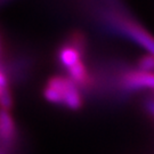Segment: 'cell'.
<instances>
[{"label":"cell","instance_id":"1","mask_svg":"<svg viewBox=\"0 0 154 154\" xmlns=\"http://www.w3.org/2000/svg\"><path fill=\"white\" fill-rule=\"evenodd\" d=\"M44 96L50 103L63 105L73 111L79 110L82 106V97L79 87L64 75L50 78L44 89Z\"/></svg>","mask_w":154,"mask_h":154},{"label":"cell","instance_id":"4","mask_svg":"<svg viewBox=\"0 0 154 154\" xmlns=\"http://www.w3.org/2000/svg\"><path fill=\"white\" fill-rule=\"evenodd\" d=\"M142 72H149L151 73L152 70H154V56L145 55L138 61V69Z\"/></svg>","mask_w":154,"mask_h":154},{"label":"cell","instance_id":"5","mask_svg":"<svg viewBox=\"0 0 154 154\" xmlns=\"http://www.w3.org/2000/svg\"><path fill=\"white\" fill-rule=\"evenodd\" d=\"M143 106L144 110L146 111L149 116L154 118V97H152V96L146 97V98L144 99Z\"/></svg>","mask_w":154,"mask_h":154},{"label":"cell","instance_id":"3","mask_svg":"<svg viewBox=\"0 0 154 154\" xmlns=\"http://www.w3.org/2000/svg\"><path fill=\"white\" fill-rule=\"evenodd\" d=\"M15 136L16 129L11 113L7 110H0V140L6 145H11Z\"/></svg>","mask_w":154,"mask_h":154},{"label":"cell","instance_id":"2","mask_svg":"<svg viewBox=\"0 0 154 154\" xmlns=\"http://www.w3.org/2000/svg\"><path fill=\"white\" fill-rule=\"evenodd\" d=\"M119 30L123 31L127 37L131 38L137 44L142 45L145 49L151 53V55L154 56V39L147 32H145L143 29L137 26L136 24L127 22L119 24Z\"/></svg>","mask_w":154,"mask_h":154}]
</instances>
